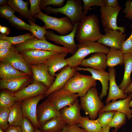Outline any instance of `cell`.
Segmentation results:
<instances>
[{
	"mask_svg": "<svg viewBox=\"0 0 132 132\" xmlns=\"http://www.w3.org/2000/svg\"><path fill=\"white\" fill-rule=\"evenodd\" d=\"M110 128L108 126L105 128H102V132H110ZM112 132H115L113 131Z\"/></svg>",
	"mask_w": 132,
	"mask_h": 132,
	"instance_id": "9f6ffc18",
	"label": "cell"
},
{
	"mask_svg": "<svg viewBox=\"0 0 132 132\" xmlns=\"http://www.w3.org/2000/svg\"><path fill=\"white\" fill-rule=\"evenodd\" d=\"M28 21L31 26L30 32L35 38L46 40L45 35L47 31L45 27L38 25L31 20H28Z\"/></svg>",
	"mask_w": 132,
	"mask_h": 132,
	"instance_id": "d590c367",
	"label": "cell"
},
{
	"mask_svg": "<svg viewBox=\"0 0 132 132\" xmlns=\"http://www.w3.org/2000/svg\"><path fill=\"white\" fill-rule=\"evenodd\" d=\"M104 31L105 34L97 42L107 47L121 50L127 34L119 30L104 29Z\"/></svg>",
	"mask_w": 132,
	"mask_h": 132,
	"instance_id": "e0dca14e",
	"label": "cell"
},
{
	"mask_svg": "<svg viewBox=\"0 0 132 132\" xmlns=\"http://www.w3.org/2000/svg\"><path fill=\"white\" fill-rule=\"evenodd\" d=\"M126 117L124 113L117 111L108 126L110 128H114L116 131L125 123Z\"/></svg>",
	"mask_w": 132,
	"mask_h": 132,
	"instance_id": "836d02e7",
	"label": "cell"
},
{
	"mask_svg": "<svg viewBox=\"0 0 132 132\" xmlns=\"http://www.w3.org/2000/svg\"><path fill=\"white\" fill-rule=\"evenodd\" d=\"M35 38L32 34L26 33L18 36L9 37L0 34V39L5 40L11 42L13 45H15L21 44L26 40L31 38Z\"/></svg>",
	"mask_w": 132,
	"mask_h": 132,
	"instance_id": "e575fe53",
	"label": "cell"
},
{
	"mask_svg": "<svg viewBox=\"0 0 132 132\" xmlns=\"http://www.w3.org/2000/svg\"><path fill=\"white\" fill-rule=\"evenodd\" d=\"M131 27L132 29V24ZM121 50L124 54L132 53V32L129 37L123 42Z\"/></svg>",
	"mask_w": 132,
	"mask_h": 132,
	"instance_id": "7bdbcfd3",
	"label": "cell"
},
{
	"mask_svg": "<svg viewBox=\"0 0 132 132\" xmlns=\"http://www.w3.org/2000/svg\"><path fill=\"white\" fill-rule=\"evenodd\" d=\"M77 71L83 70L89 72L92 74V77L96 80H99L102 86L101 93L99 96L102 99L106 96L109 88V73L105 70H101L95 69L89 67L86 68L77 67Z\"/></svg>",
	"mask_w": 132,
	"mask_h": 132,
	"instance_id": "7402d4cb",
	"label": "cell"
},
{
	"mask_svg": "<svg viewBox=\"0 0 132 132\" xmlns=\"http://www.w3.org/2000/svg\"><path fill=\"white\" fill-rule=\"evenodd\" d=\"M34 17L41 20L44 23V26L46 30L56 31L61 35H67L74 29V25L66 17L58 18L49 16L41 11Z\"/></svg>",
	"mask_w": 132,
	"mask_h": 132,
	"instance_id": "8992f818",
	"label": "cell"
},
{
	"mask_svg": "<svg viewBox=\"0 0 132 132\" xmlns=\"http://www.w3.org/2000/svg\"><path fill=\"white\" fill-rule=\"evenodd\" d=\"M5 132H22L20 125L9 126Z\"/></svg>",
	"mask_w": 132,
	"mask_h": 132,
	"instance_id": "f907efd6",
	"label": "cell"
},
{
	"mask_svg": "<svg viewBox=\"0 0 132 132\" xmlns=\"http://www.w3.org/2000/svg\"><path fill=\"white\" fill-rule=\"evenodd\" d=\"M29 1L22 0H9L7 5L11 7L15 11L18 12L22 17L35 22L36 19L31 16L28 8Z\"/></svg>",
	"mask_w": 132,
	"mask_h": 132,
	"instance_id": "83f0119b",
	"label": "cell"
},
{
	"mask_svg": "<svg viewBox=\"0 0 132 132\" xmlns=\"http://www.w3.org/2000/svg\"><path fill=\"white\" fill-rule=\"evenodd\" d=\"M132 99V93L126 98L118 101H112L104 106L99 113L106 111L115 110L125 114L128 120L132 117L131 110L129 106L130 102Z\"/></svg>",
	"mask_w": 132,
	"mask_h": 132,
	"instance_id": "d6986e66",
	"label": "cell"
},
{
	"mask_svg": "<svg viewBox=\"0 0 132 132\" xmlns=\"http://www.w3.org/2000/svg\"><path fill=\"white\" fill-rule=\"evenodd\" d=\"M61 132H86L83 128L80 127L77 124L72 125L66 124Z\"/></svg>",
	"mask_w": 132,
	"mask_h": 132,
	"instance_id": "c3c4849f",
	"label": "cell"
},
{
	"mask_svg": "<svg viewBox=\"0 0 132 132\" xmlns=\"http://www.w3.org/2000/svg\"><path fill=\"white\" fill-rule=\"evenodd\" d=\"M66 125L60 115L51 119L39 129L42 132H61Z\"/></svg>",
	"mask_w": 132,
	"mask_h": 132,
	"instance_id": "f1b7e54d",
	"label": "cell"
},
{
	"mask_svg": "<svg viewBox=\"0 0 132 132\" xmlns=\"http://www.w3.org/2000/svg\"><path fill=\"white\" fill-rule=\"evenodd\" d=\"M124 54L121 50L110 48L106 55V65L109 67H114L118 65L123 64Z\"/></svg>",
	"mask_w": 132,
	"mask_h": 132,
	"instance_id": "f546056e",
	"label": "cell"
},
{
	"mask_svg": "<svg viewBox=\"0 0 132 132\" xmlns=\"http://www.w3.org/2000/svg\"><path fill=\"white\" fill-rule=\"evenodd\" d=\"M10 29L8 27L0 25V32L1 34L7 36L10 33Z\"/></svg>",
	"mask_w": 132,
	"mask_h": 132,
	"instance_id": "f5cc1de1",
	"label": "cell"
},
{
	"mask_svg": "<svg viewBox=\"0 0 132 132\" xmlns=\"http://www.w3.org/2000/svg\"><path fill=\"white\" fill-rule=\"evenodd\" d=\"M104 34L100 31L98 17L93 14L84 16L77 27L76 36L79 43L96 42Z\"/></svg>",
	"mask_w": 132,
	"mask_h": 132,
	"instance_id": "6da1fadb",
	"label": "cell"
},
{
	"mask_svg": "<svg viewBox=\"0 0 132 132\" xmlns=\"http://www.w3.org/2000/svg\"><path fill=\"white\" fill-rule=\"evenodd\" d=\"M18 101L13 93L3 89L0 94V108H11Z\"/></svg>",
	"mask_w": 132,
	"mask_h": 132,
	"instance_id": "d6a6232c",
	"label": "cell"
},
{
	"mask_svg": "<svg viewBox=\"0 0 132 132\" xmlns=\"http://www.w3.org/2000/svg\"><path fill=\"white\" fill-rule=\"evenodd\" d=\"M80 101L81 109L92 120H96L104 106L95 87H91L84 96L80 97Z\"/></svg>",
	"mask_w": 132,
	"mask_h": 132,
	"instance_id": "5b68a950",
	"label": "cell"
},
{
	"mask_svg": "<svg viewBox=\"0 0 132 132\" xmlns=\"http://www.w3.org/2000/svg\"><path fill=\"white\" fill-rule=\"evenodd\" d=\"M88 116L82 117L77 124L86 132H102V127L97 120H92Z\"/></svg>",
	"mask_w": 132,
	"mask_h": 132,
	"instance_id": "1f68e13d",
	"label": "cell"
},
{
	"mask_svg": "<svg viewBox=\"0 0 132 132\" xmlns=\"http://www.w3.org/2000/svg\"><path fill=\"white\" fill-rule=\"evenodd\" d=\"M30 8L29 10L31 16L33 17L41 11L40 4L41 0H30Z\"/></svg>",
	"mask_w": 132,
	"mask_h": 132,
	"instance_id": "f6af8a7d",
	"label": "cell"
},
{
	"mask_svg": "<svg viewBox=\"0 0 132 132\" xmlns=\"http://www.w3.org/2000/svg\"><path fill=\"white\" fill-rule=\"evenodd\" d=\"M129 106L130 108H131V112L132 114V99L130 101L129 104Z\"/></svg>",
	"mask_w": 132,
	"mask_h": 132,
	"instance_id": "6f0895ef",
	"label": "cell"
},
{
	"mask_svg": "<svg viewBox=\"0 0 132 132\" xmlns=\"http://www.w3.org/2000/svg\"><path fill=\"white\" fill-rule=\"evenodd\" d=\"M124 92L125 94H128V95L132 93V81Z\"/></svg>",
	"mask_w": 132,
	"mask_h": 132,
	"instance_id": "db71d44e",
	"label": "cell"
},
{
	"mask_svg": "<svg viewBox=\"0 0 132 132\" xmlns=\"http://www.w3.org/2000/svg\"><path fill=\"white\" fill-rule=\"evenodd\" d=\"M68 53H58L48 59L45 63L47 65L48 72L53 77H55L57 71L68 65L65 57Z\"/></svg>",
	"mask_w": 132,
	"mask_h": 132,
	"instance_id": "603a6c76",
	"label": "cell"
},
{
	"mask_svg": "<svg viewBox=\"0 0 132 132\" xmlns=\"http://www.w3.org/2000/svg\"><path fill=\"white\" fill-rule=\"evenodd\" d=\"M58 53H59L53 51L30 49L19 53L29 65H33L45 63L48 59Z\"/></svg>",
	"mask_w": 132,
	"mask_h": 132,
	"instance_id": "7c38bea8",
	"label": "cell"
},
{
	"mask_svg": "<svg viewBox=\"0 0 132 132\" xmlns=\"http://www.w3.org/2000/svg\"><path fill=\"white\" fill-rule=\"evenodd\" d=\"M15 11L10 6L6 5L0 7V17L8 20L14 14Z\"/></svg>",
	"mask_w": 132,
	"mask_h": 132,
	"instance_id": "60d3db41",
	"label": "cell"
},
{
	"mask_svg": "<svg viewBox=\"0 0 132 132\" xmlns=\"http://www.w3.org/2000/svg\"><path fill=\"white\" fill-rule=\"evenodd\" d=\"M15 51L14 45L10 48H0V62L3 61Z\"/></svg>",
	"mask_w": 132,
	"mask_h": 132,
	"instance_id": "bcb514c9",
	"label": "cell"
},
{
	"mask_svg": "<svg viewBox=\"0 0 132 132\" xmlns=\"http://www.w3.org/2000/svg\"><path fill=\"white\" fill-rule=\"evenodd\" d=\"M11 108H0V128L4 132L9 126L8 119Z\"/></svg>",
	"mask_w": 132,
	"mask_h": 132,
	"instance_id": "f35d334b",
	"label": "cell"
},
{
	"mask_svg": "<svg viewBox=\"0 0 132 132\" xmlns=\"http://www.w3.org/2000/svg\"><path fill=\"white\" fill-rule=\"evenodd\" d=\"M80 66L99 70H105L107 67L106 54L102 53H95L88 58L84 59Z\"/></svg>",
	"mask_w": 132,
	"mask_h": 132,
	"instance_id": "cb8c5ba5",
	"label": "cell"
},
{
	"mask_svg": "<svg viewBox=\"0 0 132 132\" xmlns=\"http://www.w3.org/2000/svg\"><path fill=\"white\" fill-rule=\"evenodd\" d=\"M79 23L74 25L73 29L68 34L59 35L55 34L51 31L48 30L47 31L45 36L46 39L57 44L61 45L63 47L69 50L70 51V53L73 55L76 53L77 49V44L75 43L74 38L76 36L77 27Z\"/></svg>",
	"mask_w": 132,
	"mask_h": 132,
	"instance_id": "9c48e42d",
	"label": "cell"
},
{
	"mask_svg": "<svg viewBox=\"0 0 132 132\" xmlns=\"http://www.w3.org/2000/svg\"><path fill=\"white\" fill-rule=\"evenodd\" d=\"M105 6L115 8L120 6L117 0H104Z\"/></svg>",
	"mask_w": 132,
	"mask_h": 132,
	"instance_id": "681fc988",
	"label": "cell"
},
{
	"mask_svg": "<svg viewBox=\"0 0 132 132\" xmlns=\"http://www.w3.org/2000/svg\"><path fill=\"white\" fill-rule=\"evenodd\" d=\"M23 117L20 101H18L10 108L8 119L9 126L21 125Z\"/></svg>",
	"mask_w": 132,
	"mask_h": 132,
	"instance_id": "4dcf8cb0",
	"label": "cell"
},
{
	"mask_svg": "<svg viewBox=\"0 0 132 132\" xmlns=\"http://www.w3.org/2000/svg\"><path fill=\"white\" fill-rule=\"evenodd\" d=\"M32 73L33 81L39 82L44 84L49 88L54 82L55 77L49 74L48 67L45 63L36 65H29Z\"/></svg>",
	"mask_w": 132,
	"mask_h": 132,
	"instance_id": "ac0fdd59",
	"label": "cell"
},
{
	"mask_svg": "<svg viewBox=\"0 0 132 132\" xmlns=\"http://www.w3.org/2000/svg\"><path fill=\"white\" fill-rule=\"evenodd\" d=\"M20 126L22 132H34L36 129L31 121L24 117Z\"/></svg>",
	"mask_w": 132,
	"mask_h": 132,
	"instance_id": "ee69618b",
	"label": "cell"
},
{
	"mask_svg": "<svg viewBox=\"0 0 132 132\" xmlns=\"http://www.w3.org/2000/svg\"><path fill=\"white\" fill-rule=\"evenodd\" d=\"M60 115L53 102L47 98L37 106V118L40 127L51 119Z\"/></svg>",
	"mask_w": 132,
	"mask_h": 132,
	"instance_id": "4fadbf2b",
	"label": "cell"
},
{
	"mask_svg": "<svg viewBox=\"0 0 132 132\" xmlns=\"http://www.w3.org/2000/svg\"><path fill=\"white\" fill-rule=\"evenodd\" d=\"M77 47V49L76 53L66 59L69 65L72 67L80 66L85 58L89 54L96 53L107 54L109 50L107 47L97 42L79 43Z\"/></svg>",
	"mask_w": 132,
	"mask_h": 132,
	"instance_id": "7a4b0ae2",
	"label": "cell"
},
{
	"mask_svg": "<svg viewBox=\"0 0 132 132\" xmlns=\"http://www.w3.org/2000/svg\"><path fill=\"white\" fill-rule=\"evenodd\" d=\"M45 97V94H43L19 101L23 116L31 121L35 129H39L40 127L37 118V105L39 101Z\"/></svg>",
	"mask_w": 132,
	"mask_h": 132,
	"instance_id": "30bf717a",
	"label": "cell"
},
{
	"mask_svg": "<svg viewBox=\"0 0 132 132\" xmlns=\"http://www.w3.org/2000/svg\"><path fill=\"white\" fill-rule=\"evenodd\" d=\"M8 1L7 0H0V6L7 5Z\"/></svg>",
	"mask_w": 132,
	"mask_h": 132,
	"instance_id": "11a10c76",
	"label": "cell"
},
{
	"mask_svg": "<svg viewBox=\"0 0 132 132\" xmlns=\"http://www.w3.org/2000/svg\"><path fill=\"white\" fill-rule=\"evenodd\" d=\"M125 8L123 11L125 14V17L129 20H132V1L127 0L125 4Z\"/></svg>",
	"mask_w": 132,
	"mask_h": 132,
	"instance_id": "7dc6e473",
	"label": "cell"
},
{
	"mask_svg": "<svg viewBox=\"0 0 132 132\" xmlns=\"http://www.w3.org/2000/svg\"><path fill=\"white\" fill-rule=\"evenodd\" d=\"M123 64L124 69V75L119 86L124 92L132 82L131 75L132 72V53L124 54Z\"/></svg>",
	"mask_w": 132,
	"mask_h": 132,
	"instance_id": "4316f807",
	"label": "cell"
},
{
	"mask_svg": "<svg viewBox=\"0 0 132 132\" xmlns=\"http://www.w3.org/2000/svg\"><path fill=\"white\" fill-rule=\"evenodd\" d=\"M81 1V0H67L66 4L61 7L55 8L47 6L43 10L47 14L57 13L63 14L74 25L79 23L84 16Z\"/></svg>",
	"mask_w": 132,
	"mask_h": 132,
	"instance_id": "3957f363",
	"label": "cell"
},
{
	"mask_svg": "<svg viewBox=\"0 0 132 132\" xmlns=\"http://www.w3.org/2000/svg\"><path fill=\"white\" fill-rule=\"evenodd\" d=\"M49 88L42 83L33 80V82L20 91L13 93L18 101L45 94Z\"/></svg>",
	"mask_w": 132,
	"mask_h": 132,
	"instance_id": "9a60e30c",
	"label": "cell"
},
{
	"mask_svg": "<svg viewBox=\"0 0 132 132\" xmlns=\"http://www.w3.org/2000/svg\"><path fill=\"white\" fill-rule=\"evenodd\" d=\"M26 74L19 71L8 63L3 61L0 63V77L1 79H8L27 77Z\"/></svg>",
	"mask_w": 132,
	"mask_h": 132,
	"instance_id": "484cf974",
	"label": "cell"
},
{
	"mask_svg": "<svg viewBox=\"0 0 132 132\" xmlns=\"http://www.w3.org/2000/svg\"><path fill=\"white\" fill-rule=\"evenodd\" d=\"M116 111H106L98 113L99 117L97 119L102 128L108 126Z\"/></svg>",
	"mask_w": 132,
	"mask_h": 132,
	"instance_id": "8d00e7d4",
	"label": "cell"
},
{
	"mask_svg": "<svg viewBox=\"0 0 132 132\" xmlns=\"http://www.w3.org/2000/svg\"><path fill=\"white\" fill-rule=\"evenodd\" d=\"M0 132H5L0 128Z\"/></svg>",
	"mask_w": 132,
	"mask_h": 132,
	"instance_id": "91938a15",
	"label": "cell"
},
{
	"mask_svg": "<svg viewBox=\"0 0 132 132\" xmlns=\"http://www.w3.org/2000/svg\"><path fill=\"white\" fill-rule=\"evenodd\" d=\"M77 71V67H72L68 65L62 68L59 73L56 74V78L54 82L45 94V97L52 93L63 88Z\"/></svg>",
	"mask_w": 132,
	"mask_h": 132,
	"instance_id": "2e32d148",
	"label": "cell"
},
{
	"mask_svg": "<svg viewBox=\"0 0 132 132\" xmlns=\"http://www.w3.org/2000/svg\"><path fill=\"white\" fill-rule=\"evenodd\" d=\"M110 87L108 96L106 99L105 103H109L111 100L116 101L119 99H124L128 96L121 90L116 83V70L114 67H109Z\"/></svg>",
	"mask_w": 132,
	"mask_h": 132,
	"instance_id": "44dd1931",
	"label": "cell"
},
{
	"mask_svg": "<svg viewBox=\"0 0 132 132\" xmlns=\"http://www.w3.org/2000/svg\"><path fill=\"white\" fill-rule=\"evenodd\" d=\"M14 46L15 51L18 53L30 49L53 51L59 53H70L69 50L63 47L54 44L46 40L38 39L36 38L28 39L21 44L14 45Z\"/></svg>",
	"mask_w": 132,
	"mask_h": 132,
	"instance_id": "52a82bcc",
	"label": "cell"
},
{
	"mask_svg": "<svg viewBox=\"0 0 132 132\" xmlns=\"http://www.w3.org/2000/svg\"><path fill=\"white\" fill-rule=\"evenodd\" d=\"M31 76L19 78L8 79H0V88L5 89L15 93L21 90L33 82V80Z\"/></svg>",
	"mask_w": 132,
	"mask_h": 132,
	"instance_id": "ffe728a7",
	"label": "cell"
},
{
	"mask_svg": "<svg viewBox=\"0 0 132 132\" xmlns=\"http://www.w3.org/2000/svg\"><path fill=\"white\" fill-rule=\"evenodd\" d=\"M3 61L9 63L17 70L32 76L29 65L22 56L15 51Z\"/></svg>",
	"mask_w": 132,
	"mask_h": 132,
	"instance_id": "d4e9b609",
	"label": "cell"
},
{
	"mask_svg": "<svg viewBox=\"0 0 132 132\" xmlns=\"http://www.w3.org/2000/svg\"><path fill=\"white\" fill-rule=\"evenodd\" d=\"M47 97L52 101L59 111L63 107L71 105L79 97L78 94L72 93L62 88L52 93Z\"/></svg>",
	"mask_w": 132,
	"mask_h": 132,
	"instance_id": "8fae6325",
	"label": "cell"
},
{
	"mask_svg": "<svg viewBox=\"0 0 132 132\" xmlns=\"http://www.w3.org/2000/svg\"><path fill=\"white\" fill-rule=\"evenodd\" d=\"M121 9L120 6L115 8L107 6L100 8V20L104 29L119 30L124 33L125 27L119 26L117 24L118 16Z\"/></svg>",
	"mask_w": 132,
	"mask_h": 132,
	"instance_id": "ba28073f",
	"label": "cell"
},
{
	"mask_svg": "<svg viewBox=\"0 0 132 132\" xmlns=\"http://www.w3.org/2000/svg\"><path fill=\"white\" fill-rule=\"evenodd\" d=\"M11 26L19 30H27L30 32L31 26L18 18L15 15L8 20Z\"/></svg>",
	"mask_w": 132,
	"mask_h": 132,
	"instance_id": "74e56055",
	"label": "cell"
},
{
	"mask_svg": "<svg viewBox=\"0 0 132 132\" xmlns=\"http://www.w3.org/2000/svg\"><path fill=\"white\" fill-rule=\"evenodd\" d=\"M65 2L64 0H41L40 4V9L43 10L50 5L61 7L64 5Z\"/></svg>",
	"mask_w": 132,
	"mask_h": 132,
	"instance_id": "b9f144b4",
	"label": "cell"
},
{
	"mask_svg": "<svg viewBox=\"0 0 132 132\" xmlns=\"http://www.w3.org/2000/svg\"><path fill=\"white\" fill-rule=\"evenodd\" d=\"M96 80L91 75H84L77 71L68 80L63 88L79 97L84 96L92 87H95Z\"/></svg>",
	"mask_w": 132,
	"mask_h": 132,
	"instance_id": "277c9868",
	"label": "cell"
},
{
	"mask_svg": "<svg viewBox=\"0 0 132 132\" xmlns=\"http://www.w3.org/2000/svg\"><path fill=\"white\" fill-rule=\"evenodd\" d=\"M34 132H42L39 129H36Z\"/></svg>",
	"mask_w": 132,
	"mask_h": 132,
	"instance_id": "680465c9",
	"label": "cell"
},
{
	"mask_svg": "<svg viewBox=\"0 0 132 132\" xmlns=\"http://www.w3.org/2000/svg\"><path fill=\"white\" fill-rule=\"evenodd\" d=\"M83 3V15H86L90 8L93 6H97L100 7L105 6L104 0H82Z\"/></svg>",
	"mask_w": 132,
	"mask_h": 132,
	"instance_id": "ab89813d",
	"label": "cell"
},
{
	"mask_svg": "<svg viewBox=\"0 0 132 132\" xmlns=\"http://www.w3.org/2000/svg\"><path fill=\"white\" fill-rule=\"evenodd\" d=\"M81 109L77 99L71 105L63 107L59 112L61 117L66 124H78L82 117L80 112Z\"/></svg>",
	"mask_w": 132,
	"mask_h": 132,
	"instance_id": "5bb4252c",
	"label": "cell"
},
{
	"mask_svg": "<svg viewBox=\"0 0 132 132\" xmlns=\"http://www.w3.org/2000/svg\"><path fill=\"white\" fill-rule=\"evenodd\" d=\"M13 45L11 42L8 41L0 39V48H10Z\"/></svg>",
	"mask_w": 132,
	"mask_h": 132,
	"instance_id": "816d5d0a",
	"label": "cell"
}]
</instances>
